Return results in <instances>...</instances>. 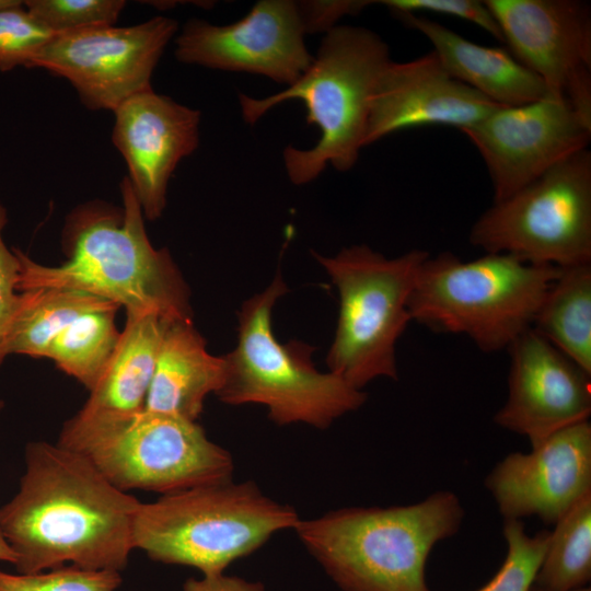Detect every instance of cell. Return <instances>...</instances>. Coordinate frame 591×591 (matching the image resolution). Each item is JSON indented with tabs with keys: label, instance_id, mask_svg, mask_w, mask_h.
<instances>
[{
	"label": "cell",
	"instance_id": "cell-37",
	"mask_svg": "<svg viewBox=\"0 0 591 591\" xmlns=\"http://www.w3.org/2000/svg\"><path fill=\"white\" fill-rule=\"evenodd\" d=\"M530 591H542V590L538 589L537 587L533 586Z\"/></svg>",
	"mask_w": 591,
	"mask_h": 591
},
{
	"label": "cell",
	"instance_id": "cell-34",
	"mask_svg": "<svg viewBox=\"0 0 591 591\" xmlns=\"http://www.w3.org/2000/svg\"><path fill=\"white\" fill-rule=\"evenodd\" d=\"M0 561L15 564L16 556L4 540L1 531H0Z\"/></svg>",
	"mask_w": 591,
	"mask_h": 591
},
{
	"label": "cell",
	"instance_id": "cell-23",
	"mask_svg": "<svg viewBox=\"0 0 591 591\" xmlns=\"http://www.w3.org/2000/svg\"><path fill=\"white\" fill-rule=\"evenodd\" d=\"M119 309L96 296L63 288H39L21 292V300L5 344L7 355L45 358L56 336L80 315Z\"/></svg>",
	"mask_w": 591,
	"mask_h": 591
},
{
	"label": "cell",
	"instance_id": "cell-17",
	"mask_svg": "<svg viewBox=\"0 0 591 591\" xmlns=\"http://www.w3.org/2000/svg\"><path fill=\"white\" fill-rule=\"evenodd\" d=\"M113 113V144L126 162L127 178L143 217L155 220L165 209L176 166L198 148L200 111L150 89Z\"/></svg>",
	"mask_w": 591,
	"mask_h": 591
},
{
	"label": "cell",
	"instance_id": "cell-22",
	"mask_svg": "<svg viewBox=\"0 0 591 591\" xmlns=\"http://www.w3.org/2000/svg\"><path fill=\"white\" fill-rule=\"evenodd\" d=\"M532 328L591 373V263L559 267Z\"/></svg>",
	"mask_w": 591,
	"mask_h": 591
},
{
	"label": "cell",
	"instance_id": "cell-20",
	"mask_svg": "<svg viewBox=\"0 0 591 591\" xmlns=\"http://www.w3.org/2000/svg\"><path fill=\"white\" fill-rule=\"evenodd\" d=\"M225 375V357L208 352L192 320L166 322L144 408L196 421Z\"/></svg>",
	"mask_w": 591,
	"mask_h": 591
},
{
	"label": "cell",
	"instance_id": "cell-10",
	"mask_svg": "<svg viewBox=\"0 0 591 591\" xmlns=\"http://www.w3.org/2000/svg\"><path fill=\"white\" fill-rule=\"evenodd\" d=\"M470 243L535 265L591 263V151L563 160L473 223Z\"/></svg>",
	"mask_w": 591,
	"mask_h": 591
},
{
	"label": "cell",
	"instance_id": "cell-15",
	"mask_svg": "<svg viewBox=\"0 0 591 591\" xmlns=\"http://www.w3.org/2000/svg\"><path fill=\"white\" fill-rule=\"evenodd\" d=\"M508 396L494 421L528 437L532 447L568 426L589 420L591 373L533 328L507 349Z\"/></svg>",
	"mask_w": 591,
	"mask_h": 591
},
{
	"label": "cell",
	"instance_id": "cell-3",
	"mask_svg": "<svg viewBox=\"0 0 591 591\" xmlns=\"http://www.w3.org/2000/svg\"><path fill=\"white\" fill-rule=\"evenodd\" d=\"M463 519L457 496L440 490L408 506L334 510L300 520L294 530L344 591H430L431 549L456 534Z\"/></svg>",
	"mask_w": 591,
	"mask_h": 591
},
{
	"label": "cell",
	"instance_id": "cell-8",
	"mask_svg": "<svg viewBox=\"0 0 591 591\" xmlns=\"http://www.w3.org/2000/svg\"><path fill=\"white\" fill-rule=\"evenodd\" d=\"M86 457L114 486L172 494L231 480V454L196 421L142 409L68 419L57 441Z\"/></svg>",
	"mask_w": 591,
	"mask_h": 591
},
{
	"label": "cell",
	"instance_id": "cell-21",
	"mask_svg": "<svg viewBox=\"0 0 591 591\" xmlns=\"http://www.w3.org/2000/svg\"><path fill=\"white\" fill-rule=\"evenodd\" d=\"M166 322L155 315H126L115 351L77 417L105 418L144 409Z\"/></svg>",
	"mask_w": 591,
	"mask_h": 591
},
{
	"label": "cell",
	"instance_id": "cell-24",
	"mask_svg": "<svg viewBox=\"0 0 591 591\" xmlns=\"http://www.w3.org/2000/svg\"><path fill=\"white\" fill-rule=\"evenodd\" d=\"M117 310H97L80 315L56 336L45 358L51 359L61 371L90 391L118 344Z\"/></svg>",
	"mask_w": 591,
	"mask_h": 591
},
{
	"label": "cell",
	"instance_id": "cell-9",
	"mask_svg": "<svg viewBox=\"0 0 591 591\" xmlns=\"http://www.w3.org/2000/svg\"><path fill=\"white\" fill-rule=\"evenodd\" d=\"M339 297L328 371L362 390L378 378L396 380V343L412 321L409 298L429 252L412 250L386 257L368 245L343 248L326 257L315 252Z\"/></svg>",
	"mask_w": 591,
	"mask_h": 591
},
{
	"label": "cell",
	"instance_id": "cell-29",
	"mask_svg": "<svg viewBox=\"0 0 591 591\" xmlns=\"http://www.w3.org/2000/svg\"><path fill=\"white\" fill-rule=\"evenodd\" d=\"M53 36L30 14L23 1L0 8V71L31 68L34 57Z\"/></svg>",
	"mask_w": 591,
	"mask_h": 591
},
{
	"label": "cell",
	"instance_id": "cell-16",
	"mask_svg": "<svg viewBox=\"0 0 591 591\" xmlns=\"http://www.w3.org/2000/svg\"><path fill=\"white\" fill-rule=\"evenodd\" d=\"M485 486L505 520L537 517L555 524L591 494V425L563 428L530 453L508 454L488 474Z\"/></svg>",
	"mask_w": 591,
	"mask_h": 591
},
{
	"label": "cell",
	"instance_id": "cell-2",
	"mask_svg": "<svg viewBox=\"0 0 591 591\" xmlns=\"http://www.w3.org/2000/svg\"><path fill=\"white\" fill-rule=\"evenodd\" d=\"M120 194L121 209L91 201L68 216L62 233L65 264L45 266L14 248L20 260L16 290L72 289L123 306L126 315L190 321L188 286L169 251L151 244L127 177Z\"/></svg>",
	"mask_w": 591,
	"mask_h": 591
},
{
	"label": "cell",
	"instance_id": "cell-31",
	"mask_svg": "<svg viewBox=\"0 0 591 591\" xmlns=\"http://www.w3.org/2000/svg\"><path fill=\"white\" fill-rule=\"evenodd\" d=\"M7 223V209L0 200V366L8 357L7 338L21 300V292L16 290L20 260L14 248L10 250L2 237Z\"/></svg>",
	"mask_w": 591,
	"mask_h": 591
},
{
	"label": "cell",
	"instance_id": "cell-1",
	"mask_svg": "<svg viewBox=\"0 0 591 591\" xmlns=\"http://www.w3.org/2000/svg\"><path fill=\"white\" fill-rule=\"evenodd\" d=\"M140 503L80 453L35 441L25 448L18 493L0 507V531L19 573L66 564L120 572L135 549Z\"/></svg>",
	"mask_w": 591,
	"mask_h": 591
},
{
	"label": "cell",
	"instance_id": "cell-25",
	"mask_svg": "<svg viewBox=\"0 0 591 591\" xmlns=\"http://www.w3.org/2000/svg\"><path fill=\"white\" fill-rule=\"evenodd\" d=\"M535 577L542 591H571L591 579V494L555 524Z\"/></svg>",
	"mask_w": 591,
	"mask_h": 591
},
{
	"label": "cell",
	"instance_id": "cell-26",
	"mask_svg": "<svg viewBox=\"0 0 591 591\" xmlns=\"http://www.w3.org/2000/svg\"><path fill=\"white\" fill-rule=\"evenodd\" d=\"M506 558L496 575L477 591H530L546 552L551 532L531 536L521 520H505Z\"/></svg>",
	"mask_w": 591,
	"mask_h": 591
},
{
	"label": "cell",
	"instance_id": "cell-12",
	"mask_svg": "<svg viewBox=\"0 0 591 591\" xmlns=\"http://www.w3.org/2000/svg\"><path fill=\"white\" fill-rule=\"evenodd\" d=\"M503 44L591 124V10L579 0H487Z\"/></svg>",
	"mask_w": 591,
	"mask_h": 591
},
{
	"label": "cell",
	"instance_id": "cell-36",
	"mask_svg": "<svg viewBox=\"0 0 591 591\" xmlns=\"http://www.w3.org/2000/svg\"><path fill=\"white\" fill-rule=\"evenodd\" d=\"M571 591H591V588L590 587H581V588H578V589H575V590H571Z\"/></svg>",
	"mask_w": 591,
	"mask_h": 591
},
{
	"label": "cell",
	"instance_id": "cell-19",
	"mask_svg": "<svg viewBox=\"0 0 591 591\" xmlns=\"http://www.w3.org/2000/svg\"><path fill=\"white\" fill-rule=\"evenodd\" d=\"M401 19L432 45L451 77L501 106H519L548 95L543 81L522 65L507 47L473 43L444 25L416 14Z\"/></svg>",
	"mask_w": 591,
	"mask_h": 591
},
{
	"label": "cell",
	"instance_id": "cell-14",
	"mask_svg": "<svg viewBox=\"0 0 591 591\" xmlns=\"http://www.w3.org/2000/svg\"><path fill=\"white\" fill-rule=\"evenodd\" d=\"M297 1L260 0L241 20L215 25L188 20L174 37L186 65L263 76L292 85L313 62Z\"/></svg>",
	"mask_w": 591,
	"mask_h": 591
},
{
	"label": "cell",
	"instance_id": "cell-35",
	"mask_svg": "<svg viewBox=\"0 0 591 591\" xmlns=\"http://www.w3.org/2000/svg\"><path fill=\"white\" fill-rule=\"evenodd\" d=\"M15 0H0V8L8 7L12 4Z\"/></svg>",
	"mask_w": 591,
	"mask_h": 591
},
{
	"label": "cell",
	"instance_id": "cell-7",
	"mask_svg": "<svg viewBox=\"0 0 591 591\" xmlns=\"http://www.w3.org/2000/svg\"><path fill=\"white\" fill-rule=\"evenodd\" d=\"M288 292L277 273L270 285L239 311L237 343L228 355L227 375L216 394L229 405L260 404L277 425L303 422L324 429L367 401L335 373L315 369L312 346L281 344L273 331V309Z\"/></svg>",
	"mask_w": 591,
	"mask_h": 591
},
{
	"label": "cell",
	"instance_id": "cell-32",
	"mask_svg": "<svg viewBox=\"0 0 591 591\" xmlns=\"http://www.w3.org/2000/svg\"><path fill=\"white\" fill-rule=\"evenodd\" d=\"M373 1L366 0H310L297 1L305 34H325L347 15L358 14Z\"/></svg>",
	"mask_w": 591,
	"mask_h": 591
},
{
	"label": "cell",
	"instance_id": "cell-38",
	"mask_svg": "<svg viewBox=\"0 0 591 591\" xmlns=\"http://www.w3.org/2000/svg\"><path fill=\"white\" fill-rule=\"evenodd\" d=\"M4 407V402L2 399H0V412L1 409Z\"/></svg>",
	"mask_w": 591,
	"mask_h": 591
},
{
	"label": "cell",
	"instance_id": "cell-5",
	"mask_svg": "<svg viewBox=\"0 0 591 591\" xmlns=\"http://www.w3.org/2000/svg\"><path fill=\"white\" fill-rule=\"evenodd\" d=\"M559 267L506 254L463 262L451 252L421 263L408 302L412 321L437 333L461 334L482 351L507 350L535 315Z\"/></svg>",
	"mask_w": 591,
	"mask_h": 591
},
{
	"label": "cell",
	"instance_id": "cell-27",
	"mask_svg": "<svg viewBox=\"0 0 591 591\" xmlns=\"http://www.w3.org/2000/svg\"><path fill=\"white\" fill-rule=\"evenodd\" d=\"M30 14L54 35L115 25L124 0H26Z\"/></svg>",
	"mask_w": 591,
	"mask_h": 591
},
{
	"label": "cell",
	"instance_id": "cell-28",
	"mask_svg": "<svg viewBox=\"0 0 591 591\" xmlns=\"http://www.w3.org/2000/svg\"><path fill=\"white\" fill-rule=\"evenodd\" d=\"M119 571L62 566L35 573L0 570V591H116Z\"/></svg>",
	"mask_w": 591,
	"mask_h": 591
},
{
	"label": "cell",
	"instance_id": "cell-6",
	"mask_svg": "<svg viewBox=\"0 0 591 591\" xmlns=\"http://www.w3.org/2000/svg\"><path fill=\"white\" fill-rule=\"evenodd\" d=\"M297 511L265 496L253 482L208 484L140 503L134 548L152 560L222 573L275 533L294 529Z\"/></svg>",
	"mask_w": 591,
	"mask_h": 591
},
{
	"label": "cell",
	"instance_id": "cell-4",
	"mask_svg": "<svg viewBox=\"0 0 591 591\" xmlns=\"http://www.w3.org/2000/svg\"><path fill=\"white\" fill-rule=\"evenodd\" d=\"M391 61L387 44L374 31L337 25L324 34L313 62L292 85L263 99L240 93L242 117L253 125L273 107L301 101L306 123L318 127L320 139L309 149L286 147L282 158L289 179L308 184L327 165L348 172L364 148L372 95Z\"/></svg>",
	"mask_w": 591,
	"mask_h": 591
},
{
	"label": "cell",
	"instance_id": "cell-30",
	"mask_svg": "<svg viewBox=\"0 0 591 591\" xmlns=\"http://www.w3.org/2000/svg\"><path fill=\"white\" fill-rule=\"evenodd\" d=\"M399 14L432 12L450 15L476 24L503 43L500 27L484 1L476 0H384L380 1Z\"/></svg>",
	"mask_w": 591,
	"mask_h": 591
},
{
	"label": "cell",
	"instance_id": "cell-18",
	"mask_svg": "<svg viewBox=\"0 0 591 591\" xmlns=\"http://www.w3.org/2000/svg\"><path fill=\"white\" fill-rule=\"evenodd\" d=\"M498 105L450 76L436 54L391 61L376 82L363 147L398 130L443 125L470 127Z\"/></svg>",
	"mask_w": 591,
	"mask_h": 591
},
{
	"label": "cell",
	"instance_id": "cell-11",
	"mask_svg": "<svg viewBox=\"0 0 591 591\" xmlns=\"http://www.w3.org/2000/svg\"><path fill=\"white\" fill-rule=\"evenodd\" d=\"M177 32V21L158 15L132 26L57 34L37 53L31 68L68 80L88 109L114 112L152 89V74Z\"/></svg>",
	"mask_w": 591,
	"mask_h": 591
},
{
	"label": "cell",
	"instance_id": "cell-33",
	"mask_svg": "<svg viewBox=\"0 0 591 591\" xmlns=\"http://www.w3.org/2000/svg\"><path fill=\"white\" fill-rule=\"evenodd\" d=\"M183 591H265L258 581H248L224 572L202 576L199 579L189 578L183 584Z\"/></svg>",
	"mask_w": 591,
	"mask_h": 591
},
{
	"label": "cell",
	"instance_id": "cell-13",
	"mask_svg": "<svg viewBox=\"0 0 591 591\" xmlns=\"http://www.w3.org/2000/svg\"><path fill=\"white\" fill-rule=\"evenodd\" d=\"M461 131L485 162L494 202L587 149L591 139V124L566 100L551 95L524 105L498 106Z\"/></svg>",
	"mask_w": 591,
	"mask_h": 591
}]
</instances>
